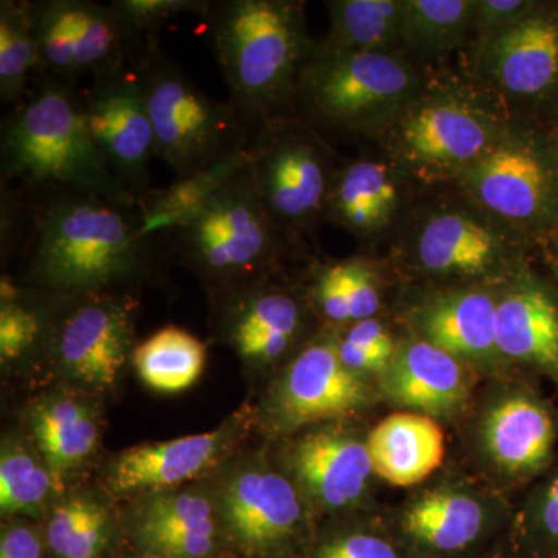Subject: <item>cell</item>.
Here are the masks:
<instances>
[{"label": "cell", "instance_id": "cell-1", "mask_svg": "<svg viewBox=\"0 0 558 558\" xmlns=\"http://www.w3.org/2000/svg\"><path fill=\"white\" fill-rule=\"evenodd\" d=\"M27 282L68 295L108 292L148 269L156 238L138 204L84 193H43L33 208Z\"/></svg>", "mask_w": 558, "mask_h": 558}, {"label": "cell", "instance_id": "cell-2", "mask_svg": "<svg viewBox=\"0 0 558 558\" xmlns=\"http://www.w3.org/2000/svg\"><path fill=\"white\" fill-rule=\"evenodd\" d=\"M304 7L301 0H218L204 17L230 101L253 132L293 113L315 44Z\"/></svg>", "mask_w": 558, "mask_h": 558}, {"label": "cell", "instance_id": "cell-3", "mask_svg": "<svg viewBox=\"0 0 558 558\" xmlns=\"http://www.w3.org/2000/svg\"><path fill=\"white\" fill-rule=\"evenodd\" d=\"M510 112L473 76L433 75L374 142L411 185H454L508 130Z\"/></svg>", "mask_w": 558, "mask_h": 558}, {"label": "cell", "instance_id": "cell-4", "mask_svg": "<svg viewBox=\"0 0 558 558\" xmlns=\"http://www.w3.org/2000/svg\"><path fill=\"white\" fill-rule=\"evenodd\" d=\"M2 185L20 180L40 193H84L138 204L110 170L84 121L78 87L39 78L0 128Z\"/></svg>", "mask_w": 558, "mask_h": 558}, {"label": "cell", "instance_id": "cell-5", "mask_svg": "<svg viewBox=\"0 0 558 558\" xmlns=\"http://www.w3.org/2000/svg\"><path fill=\"white\" fill-rule=\"evenodd\" d=\"M432 72L402 53L348 51L315 40L300 73L293 113L323 135L373 138L427 86Z\"/></svg>", "mask_w": 558, "mask_h": 558}, {"label": "cell", "instance_id": "cell-6", "mask_svg": "<svg viewBox=\"0 0 558 558\" xmlns=\"http://www.w3.org/2000/svg\"><path fill=\"white\" fill-rule=\"evenodd\" d=\"M156 135L157 159L185 179L245 153L252 126L233 102L216 101L183 72L156 36L134 62Z\"/></svg>", "mask_w": 558, "mask_h": 558}, {"label": "cell", "instance_id": "cell-7", "mask_svg": "<svg viewBox=\"0 0 558 558\" xmlns=\"http://www.w3.org/2000/svg\"><path fill=\"white\" fill-rule=\"evenodd\" d=\"M171 233L186 266L215 292L270 277L295 250L264 208L247 160Z\"/></svg>", "mask_w": 558, "mask_h": 558}, {"label": "cell", "instance_id": "cell-8", "mask_svg": "<svg viewBox=\"0 0 558 558\" xmlns=\"http://www.w3.org/2000/svg\"><path fill=\"white\" fill-rule=\"evenodd\" d=\"M399 230L400 259L414 274L428 278L486 279L519 274L537 245L458 189L457 194L411 207Z\"/></svg>", "mask_w": 558, "mask_h": 558}, {"label": "cell", "instance_id": "cell-9", "mask_svg": "<svg viewBox=\"0 0 558 558\" xmlns=\"http://www.w3.org/2000/svg\"><path fill=\"white\" fill-rule=\"evenodd\" d=\"M339 157L322 132L295 113L256 128L247 168L260 202L293 247L317 244Z\"/></svg>", "mask_w": 558, "mask_h": 558}, {"label": "cell", "instance_id": "cell-10", "mask_svg": "<svg viewBox=\"0 0 558 558\" xmlns=\"http://www.w3.org/2000/svg\"><path fill=\"white\" fill-rule=\"evenodd\" d=\"M454 189L539 245L558 227V153L537 119L513 116Z\"/></svg>", "mask_w": 558, "mask_h": 558}, {"label": "cell", "instance_id": "cell-11", "mask_svg": "<svg viewBox=\"0 0 558 558\" xmlns=\"http://www.w3.org/2000/svg\"><path fill=\"white\" fill-rule=\"evenodd\" d=\"M39 51V78L75 86L130 68L148 39L132 31L112 5L92 0H27Z\"/></svg>", "mask_w": 558, "mask_h": 558}, {"label": "cell", "instance_id": "cell-12", "mask_svg": "<svg viewBox=\"0 0 558 558\" xmlns=\"http://www.w3.org/2000/svg\"><path fill=\"white\" fill-rule=\"evenodd\" d=\"M473 78L515 116L539 119L558 101V2L473 46Z\"/></svg>", "mask_w": 558, "mask_h": 558}, {"label": "cell", "instance_id": "cell-13", "mask_svg": "<svg viewBox=\"0 0 558 558\" xmlns=\"http://www.w3.org/2000/svg\"><path fill=\"white\" fill-rule=\"evenodd\" d=\"M137 301L128 293L76 295L47 351L62 376L94 389L112 387L134 354Z\"/></svg>", "mask_w": 558, "mask_h": 558}, {"label": "cell", "instance_id": "cell-14", "mask_svg": "<svg viewBox=\"0 0 558 558\" xmlns=\"http://www.w3.org/2000/svg\"><path fill=\"white\" fill-rule=\"evenodd\" d=\"M84 121L113 174L140 201L150 190L156 135L134 64L90 80L81 90Z\"/></svg>", "mask_w": 558, "mask_h": 558}, {"label": "cell", "instance_id": "cell-15", "mask_svg": "<svg viewBox=\"0 0 558 558\" xmlns=\"http://www.w3.org/2000/svg\"><path fill=\"white\" fill-rule=\"evenodd\" d=\"M218 513L231 558H288L303 527L295 487L258 465L231 473L220 488Z\"/></svg>", "mask_w": 558, "mask_h": 558}, {"label": "cell", "instance_id": "cell-16", "mask_svg": "<svg viewBox=\"0 0 558 558\" xmlns=\"http://www.w3.org/2000/svg\"><path fill=\"white\" fill-rule=\"evenodd\" d=\"M216 330L250 365L284 357L306 332L307 306L269 277L215 292Z\"/></svg>", "mask_w": 558, "mask_h": 558}, {"label": "cell", "instance_id": "cell-17", "mask_svg": "<svg viewBox=\"0 0 558 558\" xmlns=\"http://www.w3.org/2000/svg\"><path fill=\"white\" fill-rule=\"evenodd\" d=\"M411 182L391 160L363 154L340 161L330 183L325 220L363 244L400 229L411 207Z\"/></svg>", "mask_w": 558, "mask_h": 558}, {"label": "cell", "instance_id": "cell-18", "mask_svg": "<svg viewBox=\"0 0 558 558\" xmlns=\"http://www.w3.org/2000/svg\"><path fill=\"white\" fill-rule=\"evenodd\" d=\"M132 548L172 558H231L218 508L197 492L146 495L123 526Z\"/></svg>", "mask_w": 558, "mask_h": 558}, {"label": "cell", "instance_id": "cell-19", "mask_svg": "<svg viewBox=\"0 0 558 558\" xmlns=\"http://www.w3.org/2000/svg\"><path fill=\"white\" fill-rule=\"evenodd\" d=\"M357 373L341 362L337 337H317L301 349L274 396L279 424L293 428L347 414L362 405Z\"/></svg>", "mask_w": 558, "mask_h": 558}, {"label": "cell", "instance_id": "cell-20", "mask_svg": "<svg viewBox=\"0 0 558 558\" xmlns=\"http://www.w3.org/2000/svg\"><path fill=\"white\" fill-rule=\"evenodd\" d=\"M233 428L142 444L110 462L108 486L116 495L156 494L196 478L218 462L233 442Z\"/></svg>", "mask_w": 558, "mask_h": 558}, {"label": "cell", "instance_id": "cell-21", "mask_svg": "<svg viewBox=\"0 0 558 558\" xmlns=\"http://www.w3.org/2000/svg\"><path fill=\"white\" fill-rule=\"evenodd\" d=\"M497 296L484 289L451 290L433 296L414 311L421 339L453 357L481 359L497 351Z\"/></svg>", "mask_w": 558, "mask_h": 558}, {"label": "cell", "instance_id": "cell-22", "mask_svg": "<svg viewBox=\"0 0 558 558\" xmlns=\"http://www.w3.org/2000/svg\"><path fill=\"white\" fill-rule=\"evenodd\" d=\"M292 459L307 494L329 509L357 501L374 472L368 447L339 433L307 436L296 446Z\"/></svg>", "mask_w": 558, "mask_h": 558}, {"label": "cell", "instance_id": "cell-23", "mask_svg": "<svg viewBox=\"0 0 558 558\" xmlns=\"http://www.w3.org/2000/svg\"><path fill=\"white\" fill-rule=\"evenodd\" d=\"M497 351L520 362L558 369V301L545 286L524 278L498 299Z\"/></svg>", "mask_w": 558, "mask_h": 558}, {"label": "cell", "instance_id": "cell-24", "mask_svg": "<svg viewBox=\"0 0 558 558\" xmlns=\"http://www.w3.org/2000/svg\"><path fill=\"white\" fill-rule=\"evenodd\" d=\"M384 384L400 405L427 413L454 409L468 392L458 359L424 339L399 349L387 366Z\"/></svg>", "mask_w": 558, "mask_h": 558}, {"label": "cell", "instance_id": "cell-25", "mask_svg": "<svg viewBox=\"0 0 558 558\" xmlns=\"http://www.w3.org/2000/svg\"><path fill=\"white\" fill-rule=\"evenodd\" d=\"M374 472L395 486H413L432 475L444 459V433L432 417L395 413L369 435Z\"/></svg>", "mask_w": 558, "mask_h": 558}, {"label": "cell", "instance_id": "cell-26", "mask_svg": "<svg viewBox=\"0 0 558 558\" xmlns=\"http://www.w3.org/2000/svg\"><path fill=\"white\" fill-rule=\"evenodd\" d=\"M33 439L54 478L75 472L97 449L98 414L89 402L68 395L39 400L31 413Z\"/></svg>", "mask_w": 558, "mask_h": 558}, {"label": "cell", "instance_id": "cell-27", "mask_svg": "<svg viewBox=\"0 0 558 558\" xmlns=\"http://www.w3.org/2000/svg\"><path fill=\"white\" fill-rule=\"evenodd\" d=\"M488 453L512 473L531 472L549 457L554 425L543 407L524 396L502 400L484 425Z\"/></svg>", "mask_w": 558, "mask_h": 558}, {"label": "cell", "instance_id": "cell-28", "mask_svg": "<svg viewBox=\"0 0 558 558\" xmlns=\"http://www.w3.org/2000/svg\"><path fill=\"white\" fill-rule=\"evenodd\" d=\"M476 0H403L402 53L429 64L461 49L473 31Z\"/></svg>", "mask_w": 558, "mask_h": 558}, {"label": "cell", "instance_id": "cell-29", "mask_svg": "<svg viewBox=\"0 0 558 558\" xmlns=\"http://www.w3.org/2000/svg\"><path fill=\"white\" fill-rule=\"evenodd\" d=\"M119 532L108 508L80 495L51 509L44 537L50 558H113L121 549Z\"/></svg>", "mask_w": 558, "mask_h": 558}, {"label": "cell", "instance_id": "cell-30", "mask_svg": "<svg viewBox=\"0 0 558 558\" xmlns=\"http://www.w3.org/2000/svg\"><path fill=\"white\" fill-rule=\"evenodd\" d=\"M484 510L475 498L439 490L418 498L405 515L407 532L435 553L468 548L483 531Z\"/></svg>", "mask_w": 558, "mask_h": 558}, {"label": "cell", "instance_id": "cell-31", "mask_svg": "<svg viewBox=\"0 0 558 558\" xmlns=\"http://www.w3.org/2000/svg\"><path fill=\"white\" fill-rule=\"evenodd\" d=\"M32 292L2 279L0 355L3 363L20 360L43 344L49 349L58 323L76 296L49 290L47 299L38 301Z\"/></svg>", "mask_w": 558, "mask_h": 558}, {"label": "cell", "instance_id": "cell-32", "mask_svg": "<svg viewBox=\"0 0 558 558\" xmlns=\"http://www.w3.org/2000/svg\"><path fill=\"white\" fill-rule=\"evenodd\" d=\"M326 9L330 27L323 40L333 49L402 53L403 0H330Z\"/></svg>", "mask_w": 558, "mask_h": 558}, {"label": "cell", "instance_id": "cell-33", "mask_svg": "<svg viewBox=\"0 0 558 558\" xmlns=\"http://www.w3.org/2000/svg\"><path fill=\"white\" fill-rule=\"evenodd\" d=\"M247 150L219 161L185 179H175L163 189H150L138 201L143 229L148 236L171 233L190 219L234 174L244 167Z\"/></svg>", "mask_w": 558, "mask_h": 558}, {"label": "cell", "instance_id": "cell-34", "mask_svg": "<svg viewBox=\"0 0 558 558\" xmlns=\"http://www.w3.org/2000/svg\"><path fill=\"white\" fill-rule=\"evenodd\" d=\"M207 360V348L189 330L167 326L134 349L132 362L140 379L156 391H185L196 384Z\"/></svg>", "mask_w": 558, "mask_h": 558}, {"label": "cell", "instance_id": "cell-35", "mask_svg": "<svg viewBox=\"0 0 558 558\" xmlns=\"http://www.w3.org/2000/svg\"><path fill=\"white\" fill-rule=\"evenodd\" d=\"M39 69V51L27 0L0 2V98L10 108L31 95Z\"/></svg>", "mask_w": 558, "mask_h": 558}, {"label": "cell", "instance_id": "cell-36", "mask_svg": "<svg viewBox=\"0 0 558 558\" xmlns=\"http://www.w3.org/2000/svg\"><path fill=\"white\" fill-rule=\"evenodd\" d=\"M54 478L46 462L21 444H5L0 457V509L3 515L38 517L49 501Z\"/></svg>", "mask_w": 558, "mask_h": 558}, {"label": "cell", "instance_id": "cell-37", "mask_svg": "<svg viewBox=\"0 0 558 558\" xmlns=\"http://www.w3.org/2000/svg\"><path fill=\"white\" fill-rule=\"evenodd\" d=\"M110 5L132 31L148 39L172 17L182 14L207 16L211 0H113Z\"/></svg>", "mask_w": 558, "mask_h": 558}, {"label": "cell", "instance_id": "cell-38", "mask_svg": "<svg viewBox=\"0 0 558 558\" xmlns=\"http://www.w3.org/2000/svg\"><path fill=\"white\" fill-rule=\"evenodd\" d=\"M340 267L347 289L351 323L376 317L381 307V292L374 264L362 256H352L341 259Z\"/></svg>", "mask_w": 558, "mask_h": 558}, {"label": "cell", "instance_id": "cell-39", "mask_svg": "<svg viewBox=\"0 0 558 558\" xmlns=\"http://www.w3.org/2000/svg\"><path fill=\"white\" fill-rule=\"evenodd\" d=\"M311 299L315 310L329 323L333 325L351 323L340 260H328L315 267Z\"/></svg>", "mask_w": 558, "mask_h": 558}, {"label": "cell", "instance_id": "cell-40", "mask_svg": "<svg viewBox=\"0 0 558 558\" xmlns=\"http://www.w3.org/2000/svg\"><path fill=\"white\" fill-rule=\"evenodd\" d=\"M537 0H476L472 44L483 43L520 21Z\"/></svg>", "mask_w": 558, "mask_h": 558}, {"label": "cell", "instance_id": "cell-41", "mask_svg": "<svg viewBox=\"0 0 558 558\" xmlns=\"http://www.w3.org/2000/svg\"><path fill=\"white\" fill-rule=\"evenodd\" d=\"M307 558H399L387 539L377 535L351 532L332 535L311 549Z\"/></svg>", "mask_w": 558, "mask_h": 558}, {"label": "cell", "instance_id": "cell-42", "mask_svg": "<svg viewBox=\"0 0 558 558\" xmlns=\"http://www.w3.org/2000/svg\"><path fill=\"white\" fill-rule=\"evenodd\" d=\"M0 558H50L44 531L22 520L3 524Z\"/></svg>", "mask_w": 558, "mask_h": 558}, {"label": "cell", "instance_id": "cell-43", "mask_svg": "<svg viewBox=\"0 0 558 558\" xmlns=\"http://www.w3.org/2000/svg\"><path fill=\"white\" fill-rule=\"evenodd\" d=\"M341 339L366 349V351L379 354L381 357L392 360L395 357V341L389 337L387 328L376 318L362 319L352 323L351 328Z\"/></svg>", "mask_w": 558, "mask_h": 558}, {"label": "cell", "instance_id": "cell-44", "mask_svg": "<svg viewBox=\"0 0 558 558\" xmlns=\"http://www.w3.org/2000/svg\"><path fill=\"white\" fill-rule=\"evenodd\" d=\"M337 347H339L341 362L357 374L362 371L385 369L391 362V360L381 357L379 354L355 347V344L349 343L341 337H337Z\"/></svg>", "mask_w": 558, "mask_h": 558}, {"label": "cell", "instance_id": "cell-45", "mask_svg": "<svg viewBox=\"0 0 558 558\" xmlns=\"http://www.w3.org/2000/svg\"><path fill=\"white\" fill-rule=\"evenodd\" d=\"M542 523L550 537L558 538V476L546 488L542 505Z\"/></svg>", "mask_w": 558, "mask_h": 558}, {"label": "cell", "instance_id": "cell-46", "mask_svg": "<svg viewBox=\"0 0 558 558\" xmlns=\"http://www.w3.org/2000/svg\"><path fill=\"white\" fill-rule=\"evenodd\" d=\"M538 121L543 126H545V130L548 131L558 153V101L548 110V112L545 113V116L539 117Z\"/></svg>", "mask_w": 558, "mask_h": 558}, {"label": "cell", "instance_id": "cell-47", "mask_svg": "<svg viewBox=\"0 0 558 558\" xmlns=\"http://www.w3.org/2000/svg\"><path fill=\"white\" fill-rule=\"evenodd\" d=\"M539 245L545 247L546 253H548L550 264H553L554 269H556L558 274V227Z\"/></svg>", "mask_w": 558, "mask_h": 558}, {"label": "cell", "instance_id": "cell-48", "mask_svg": "<svg viewBox=\"0 0 558 558\" xmlns=\"http://www.w3.org/2000/svg\"><path fill=\"white\" fill-rule=\"evenodd\" d=\"M113 558H172L167 556H161V554L149 553V550H142L137 548H132V546L128 545L126 548H121L119 554H117Z\"/></svg>", "mask_w": 558, "mask_h": 558}]
</instances>
